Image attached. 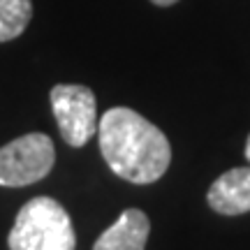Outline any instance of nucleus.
Returning <instances> with one entry per match:
<instances>
[{
  "instance_id": "5",
  "label": "nucleus",
  "mask_w": 250,
  "mask_h": 250,
  "mask_svg": "<svg viewBox=\"0 0 250 250\" xmlns=\"http://www.w3.org/2000/svg\"><path fill=\"white\" fill-rule=\"evenodd\" d=\"M206 202L220 215H241L250 211V167H234L220 174L206 192Z\"/></svg>"
},
{
  "instance_id": "2",
  "label": "nucleus",
  "mask_w": 250,
  "mask_h": 250,
  "mask_svg": "<svg viewBox=\"0 0 250 250\" xmlns=\"http://www.w3.org/2000/svg\"><path fill=\"white\" fill-rule=\"evenodd\" d=\"M7 246L9 250H74L77 234L62 204L51 197H33L19 208Z\"/></svg>"
},
{
  "instance_id": "3",
  "label": "nucleus",
  "mask_w": 250,
  "mask_h": 250,
  "mask_svg": "<svg viewBox=\"0 0 250 250\" xmlns=\"http://www.w3.org/2000/svg\"><path fill=\"white\" fill-rule=\"evenodd\" d=\"M56 162V148L49 134L30 132L0 148V186L23 188L49 176Z\"/></svg>"
},
{
  "instance_id": "7",
  "label": "nucleus",
  "mask_w": 250,
  "mask_h": 250,
  "mask_svg": "<svg viewBox=\"0 0 250 250\" xmlns=\"http://www.w3.org/2000/svg\"><path fill=\"white\" fill-rule=\"evenodd\" d=\"M33 19L30 0H0V42L21 37Z\"/></svg>"
},
{
  "instance_id": "4",
  "label": "nucleus",
  "mask_w": 250,
  "mask_h": 250,
  "mask_svg": "<svg viewBox=\"0 0 250 250\" xmlns=\"http://www.w3.org/2000/svg\"><path fill=\"white\" fill-rule=\"evenodd\" d=\"M51 109L62 142L81 148L98 132V102L95 93L81 83H58L51 88Z\"/></svg>"
},
{
  "instance_id": "9",
  "label": "nucleus",
  "mask_w": 250,
  "mask_h": 250,
  "mask_svg": "<svg viewBox=\"0 0 250 250\" xmlns=\"http://www.w3.org/2000/svg\"><path fill=\"white\" fill-rule=\"evenodd\" d=\"M246 158H248V162H250V134H248V142H246Z\"/></svg>"
},
{
  "instance_id": "8",
  "label": "nucleus",
  "mask_w": 250,
  "mask_h": 250,
  "mask_svg": "<svg viewBox=\"0 0 250 250\" xmlns=\"http://www.w3.org/2000/svg\"><path fill=\"white\" fill-rule=\"evenodd\" d=\"M153 5H158V7H169V5H176L179 0H151Z\"/></svg>"
},
{
  "instance_id": "6",
  "label": "nucleus",
  "mask_w": 250,
  "mask_h": 250,
  "mask_svg": "<svg viewBox=\"0 0 250 250\" xmlns=\"http://www.w3.org/2000/svg\"><path fill=\"white\" fill-rule=\"evenodd\" d=\"M151 234V220L139 208H125L118 220L100 234L93 250H144Z\"/></svg>"
},
{
  "instance_id": "1",
  "label": "nucleus",
  "mask_w": 250,
  "mask_h": 250,
  "mask_svg": "<svg viewBox=\"0 0 250 250\" xmlns=\"http://www.w3.org/2000/svg\"><path fill=\"white\" fill-rule=\"evenodd\" d=\"M98 137L109 169L137 186L162 179L171 162V146L165 132L127 107L104 111L98 123Z\"/></svg>"
}]
</instances>
